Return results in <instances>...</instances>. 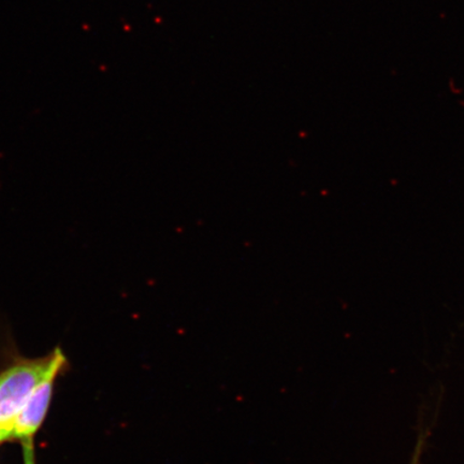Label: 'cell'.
<instances>
[{
    "mask_svg": "<svg viewBox=\"0 0 464 464\" xmlns=\"http://www.w3.org/2000/svg\"><path fill=\"white\" fill-rule=\"evenodd\" d=\"M60 348L42 358L19 359L0 374V443L13 439L17 415L48 374Z\"/></svg>",
    "mask_w": 464,
    "mask_h": 464,
    "instance_id": "cell-1",
    "label": "cell"
},
{
    "mask_svg": "<svg viewBox=\"0 0 464 464\" xmlns=\"http://www.w3.org/2000/svg\"><path fill=\"white\" fill-rule=\"evenodd\" d=\"M66 362V356L63 355L62 348H60L48 374L27 399L16 417L13 438L19 440L23 446L25 464H34V438L48 414L56 377L65 367Z\"/></svg>",
    "mask_w": 464,
    "mask_h": 464,
    "instance_id": "cell-2",
    "label": "cell"
},
{
    "mask_svg": "<svg viewBox=\"0 0 464 464\" xmlns=\"http://www.w3.org/2000/svg\"><path fill=\"white\" fill-rule=\"evenodd\" d=\"M423 442H425V438H423L421 435V437L419 439V442H417L416 449L414 451L413 460H411V464H419L420 463V458L421 456Z\"/></svg>",
    "mask_w": 464,
    "mask_h": 464,
    "instance_id": "cell-3",
    "label": "cell"
}]
</instances>
